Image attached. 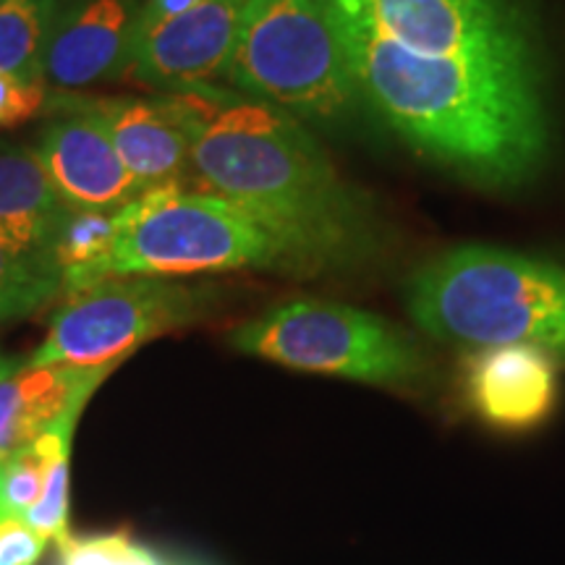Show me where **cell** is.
Here are the masks:
<instances>
[{
  "label": "cell",
  "instance_id": "5bb4252c",
  "mask_svg": "<svg viewBox=\"0 0 565 565\" xmlns=\"http://www.w3.org/2000/svg\"><path fill=\"white\" fill-rule=\"evenodd\" d=\"M116 364H26L0 377V458L32 445L71 416H82L92 393Z\"/></svg>",
  "mask_w": 565,
  "mask_h": 565
},
{
  "label": "cell",
  "instance_id": "ba28073f",
  "mask_svg": "<svg viewBox=\"0 0 565 565\" xmlns=\"http://www.w3.org/2000/svg\"><path fill=\"white\" fill-rule=\"evenodd\" d=\"M385 38L424 55H532L513 0H333Z\"/></svg>",
  "mask_w": 565,
  "mask_h": 565
},
{
  "label": "cell",
  "instance_id": "277c9868",
  "mask_svg": "<svg viewBox=\"0 0 565 565\" xmlns=\"http://www.w3.org/2000/svg\"><path fill=\"white\" fill-rule=\"evenodd\" d=\"M412 320L458 345L529 343L565 362V267L466 244L429 259L406 288Z\"/></svg>",
  "mask_w": 565,
  "mask_h": 565
},
{
  "label": "cell",
  "instance_id": "8992f818",
  "mask_svg": "<svg viewBox=\"0 0 565 565\" xmlns=\"http://www.w3.org/2000/svg\"><path fill=\"white\" fill-rule=\"evenodd\" d=\"M228 341L265 362L366 385L408 387L429 374L427 356L406 330L338 301H286L238 324Z\"/></svg>",
  "mask_w": 565,
  "mask_h": 565
},
{
  "label": "cell",
  "instance_id": "cb8c5ba5",
  "mask_svg": "<svg viewBox=\"0 0 565 565\" xmlns=\"http://www.w3.org/2000/svg\"><path fill=\"white\" fill-rule=\"evenodd\" d=\"M21 362H13V359H6L3 356V353H0V377H6V374H9V372H13V370H17V366H19Z\"/></svg>",
  "mask_w": 565,
  "mask_h": 565
},
{
  "label": "cell",
  "instance_id": "d4e9b609",
  "mask_svg": "<svg viewBox=\"0 0 565 565\" xmlns=\"http://www.w3.org/2000/svg\"><path fill=\"white\" fill-rule=\"evenodd\" d=\"M0 3H3V0H0Z\"/></svg>",
  "mask_w": 565,
  "mask_h": 565
},
{
  "label": "cell",
  "instance_id": "7c38bea8",
  "mask_svg": "<svg viewBox=\"0 0 565 565\" xmlns=\"http://www.w3.org/2000/svg\"><path fill=\"white\" fill-rule=\"evenodd\" d=\"M145 0H66L47 42L42 74L58 89L121 79Z\"/></svg>",
  "mask_w": 565,
  "mask_h": 565
},
{
  "label": "cell",
  "instance_id": "4fadbf2b",
  "mask_svg": "<svg viewBox=\"0 0 565 565\" xmlns=\"http://www.w3.org/2000/svg\"><path fill=\"white\" fill-rule=\"evenodd\" d=\"M89 110L121 154L141 194L152 189L186 186L192 171V141L160 97H76Z\"/></svg>",
  "mask_w": 565,
  "mask_h": 565
},
{
  "label": "cell",
  "instance_id": "30bf717a",
  "mask_svg": "<svg viewBox=\"0 0 565 565\" xmlns=\"http://www.w3.org/2000/svg\"><path fill=\"white\" fill-rule=\"evenodd\" d=\"M51 103L61 116L45 126L38 152L63 202L71 210L116 212L137 200L141 189L103 124L71 95H51Z\"/></svg>",
  "mask_w": 565,
  "mask_h": 565
},
{
  "label": "cell",
  "instance_id": "52a82bcc",
  "mask_svg": "<svg viewBox=\"0 0 565 565\" xmlns=\"http://www.w3.org/2000/svg\"><path fill=\"white\" fill-rule=\"evenodd\" d=\"M215 288L173 278H108L66 294L26 364H121L139 345L202 320Z\"/></svg>",
  "mask_w": 565,
  "mask_h": 565
},
{
  "label": "cell",
  "instance_id": "2e32d148",
  "mask_svg": "<svg viewBox=\"0 0 565 565\" xmlns=\"http://www.w3.org/2000/svg\"><path fill=\"white\" fill-rule=\"evenodd\" d=\"M66 294L53 254L30 249L0 233V322L21 320Z\"/></svg>",
  "mask_w": 565,
  "mask_h": 565
},
{
  "label": "cell",
  "instance_id": "5b68a950",
  "mask_svg": "<svg viewBox=\"0 0 565 565\" xmlns=\"http://www.w3.org/2000/svg\"><path fill=\"white\" fill-rule=\"evenodd\" d=\"M225 82L301 121L349 116L359 92L333 0H246Z\"/></svg>",
  "mask_w": 565,
  "mask_h": 565
},
{
  "label": "cell",
  "instance_id": "9c48e42d",
  "mask_svg": "<svg viewBox=\"0 0 565 565\" xmlns=\"http://www.w3.org/2000/svg\"><path fill=\"white\" fill-rule=\"evenodd\" d=\"M246 0H202L134 47L124 76L162 92L221 84L242 30Z\"/></svg>",
  "mask_w": 565,
  "mask_h": 565
},
{
  "label": "cell",
  "instance_id": "44dd1931",
  "mask_svg": "<svg viewBox=\"0 0 565 565\" xmlns=\"http://www.w3.org/2000/svg\"><path fill=\"white\" fill-rule=\"evenodd\" d=\"M51 84L40 68L0 71V129L38 118L51 103Z\"/></svg>",
  "mask_w": 565,
  "mask_h": 565
},
{
  "label": "cell",
  "instance_id": "9a60e30c",
  "mask_svg": "<svg viewBox=\"0 0 565 565\" xmlns=\"http://www.w3.org/2000/svg\"><path fill=\"white\" fill-rule=\"evenodd\" d=\"M71 215L45 171L38 147L0 145V233L30 249L53 254ZM61 267V265H58Z\"/></svg>",
  "mask_w": 565,
  "mask_h": 565
},
{
  "label": "cell",
  "instance_id": "6da1fadb",
  "mask_svg": "<svg viewBox=\"0 0 565 565\" xmlns=\"http://www.w3.org/2000/svg\"><path fill=\"white\" fill-rule=\"evenodd\" d=\"M192 141L189 189L223 196L299 254L315 275L377 257L372 202L335 171L301 118L233 89L162 92Z\"/></svg>",
  "mask_w": 565,
  "mask_h": 565
},
{
  "label": "cell",
  "instance_id": "8fae6325",
  "mask_svg": "<svg viewBox=\"0 0 565 565\" xmlns=\"http://www.w3.org/2000/svg\"><path fill=\"white\" fill-rule=\"evenodd\" d=\"M463 391L484 424L500 433H529L561 401L557 359L529 343L487 345L466 362Z\"/></svg>",
  "mask_w": 565,
  "mask_h": 565
},
{
  "label": "cell",
  "instance_id": "7402d4cb",
  "mask_svg": "<svg viewBox=\"0 0 565 565\" xmlns=\"http://www.w3.org/2000/svg\"><path fill=\"white\" fill-rule=\"evenodd\" d=\"M51 540L21 519H0V565H38Z\"/></svg>",
  "mask_w": 565,
  "mask_h": 565
},
{
  "label": "cell",
  "instance_id": "7a4b0ae2",
  "mask_svg": "<svg viewBox=\"0 0 565 565\" xmlns=\"http://www.w3.org/2000/svg\"><path fill=\"white\" fill-rule=\"evenodd\" d=\"M335 19L359 97L414 150L482 183L536 171L550 131L534 55H424L338 6Z\"/></svg>",
  "mask_w": 565,
  "mask_h": 565
},
{
  "label": "cell",
  "instance_id": "ffe728a7",
  "mask_svg": "<svg viewBox=\"0 0 565 565\" xmlns=\"http://www.w3.org/2000/svg\"><path fill=\"white\" fill-rule=\"evenodd\" d=\"M68 482H71V445H63L58 456L53 458L51 475H47L45 492L40 503L24 513V524L34 532L47 536L55 545H66L71 540V521H68Z\"/></svg>",
  "mask_w": 565,
  "mask_h": 565
},
{
  "label": "cell",
  "instance_id": "e0dca14e",
  "mask_svg": "<svg viewBox=\"0 0 565 565\" xmlns=\"http://www.w3.org/2000/svg\"><path fill=\"white\" fill-rule=\"evenodd\" d=\"M79 416H71L40 435L32 445L0 458V519H24L45 492L53 458L63 445H71Z\"/></svg>",
  "mask_w": 565,
  "mask_h": 565
},
{
  "label": "cell",
  "instance_id": "603a6c76",
  "mask_svg": "<svg viewBox=\"0 0 565 565\" xmlns=\"http://www.w3.org/2000/svg\"><path fill=\"white\" fill-rule=\"evenodd\" d=\"M196 3H202V0H145V9H141L137 38H134L131 51L139 45L141 40L150 38V34L158 30V26H162L166 21H171L175 17H181V13H186L189 9H194ZM126 63H129V61H126Z\"/></svg>",
  "mask_w": 565,
  "mask_h": 565
},
{
  "label": "cell",
  "instance_id": "3957f363",
  "mask_svg": "<svg viewBox=\"0 0 565 565\" xmlns=\"http://www.w3.org/2000/svg\"><path fill=\"white\" fill-rule=\"evenodd\" d=\"M231 270L315 278L291 246L223 196L166 186L139 194L118 210L105 252L66 275L63 286L74 294L108 278H186Z\"/></svg>",
  "mask_w": 565,
  "mask_h": 565
},
{
  "label": "cell",
  "instance_id": "ac0fdd59",
  "mask_svg": "<svg viewBox=\"0 0 565 565\" xmlns=\"http://www.w3.org/2000/svg\"><path fill=\"white\" fill-rule=\"evenodd\" d=\"M66 0H3L0 3V71L40 68Z\"/></svg>",
  "mask_w": 565,
  "mask_h": 565
},
{
  "label": "cell",
  "instance_id": "d6986e66",
  "mask_svg": "<svg viewBox=\"0 0 565 565\" xmlns=\"http://www.w3.org/2000/svg\"><path fill=\"white\" fill-rule=\"evenodd\" d=\"M58 550L63 565H194L141 545L126 532L71 536Z\"/></svg>",
  "mask_w": 565,
  "mask_h": 565
}]
</instances>
